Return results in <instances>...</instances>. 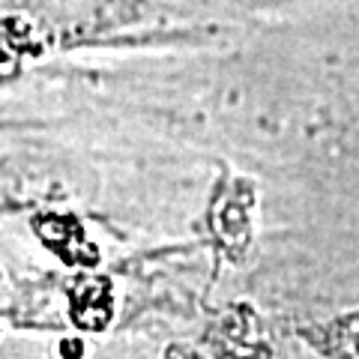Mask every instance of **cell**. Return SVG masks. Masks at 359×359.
I'll use <instances>...</instances> for the list:
<instances>
[{"label":"cell","mask_w":359,"mask_h":359,"mask_svg":"<svg viewBox=\"0 0 359 359\" xmlns=\"http://www.w3.org/2000/svg\"><path fill=\"white\" fill-rule=\"evenodd\" d=\"M171 359H198V356H195V353H189V351H177Z\"/></svg>","instance_id":"2"},{"label":"cell","mask_w":359,"mask_h":359,"mask_svg":"<svg viewBox=\"0 0 359 359\" xmlns=\"http://www.w3.org/2000/svg\"><path fill=\"white\" fill-rule=\"evenodd\" d=\"M111 318V297L105 282H81L75 294V320L99 330Z\"/></svg>","instance_id":"1"}]
</instances>
